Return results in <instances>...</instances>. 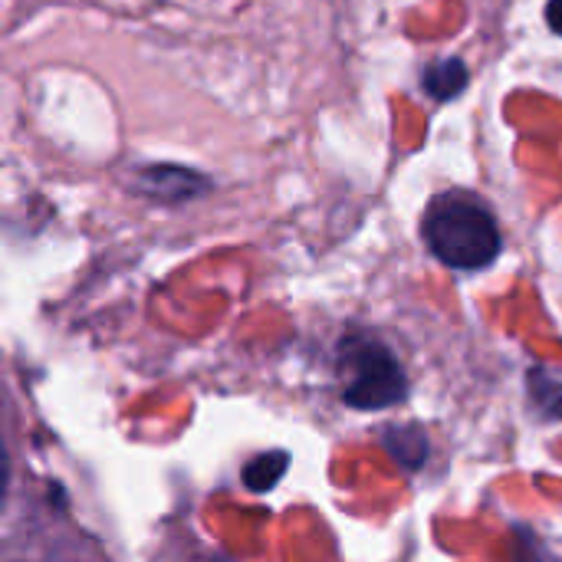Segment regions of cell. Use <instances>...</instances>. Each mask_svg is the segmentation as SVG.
Wrapping results in <instances>:
<instances>
[{"instance_id":"1","label":"cell","mask_w":562,"mask_h":562,"mask_svg":"<svg viewBox=\"0 0 562 562\" xmlns=\"http://www.w3.org/2000/svg\"><path fill=\"white\" fill-rule=\"evenodd\" d=\"M418 227L428 254L458 273L487 270L504 250L494 207L468 188H445L431 194Z\"/></svg>"},{"instance_id":"2","label":"cell","mask_w":562,"mask_h":562,"mask_svg":"<svg viewBox=\"0 0 562 562\" xmlns=\"http://www.w3.org/2000/svg\"><path fill=\"white\" fill-rule=\"evenodd\" d=\"M342 402L359 412H379L405 402L408 379L395 352L372 333H349L339 346Z\"/></svg>"},{"instance_id":"3","label":"cell","mask_w":562,"mask_h":562,"mask_svg":"<svg viewBox=\"0 0 562 562\" xmlns=\"http://www.w3.org/2000/svg\"><path fill=\"white\" fill-rule=\"evenodd\" d=\"M125 188L135 198H145L151 204L181 207V204L201 201L214 188V178L178 161H145V165H132Z\"/></svg>"},{"instance_id":"4","label":"cell","mask_w":562,"mask_h":562,"mask_svg":"<svg viewBox=\"0 0 562 562\" xmlns=\"http://www.w3.org/2000/svg\"><path fill=\"white\" fill-rule=\"evenodd\" d=\"M418 86L422 92L438 102V105H448L454 99H461L471 86V66L464 56H438V59H428L422 66V76H418Z\"/></svg>"},{"instance_id":"5","label":"cell","mask_w":562,"mask_h":562,"mask_svg":"<svg viewBox=\"0 0 562 562\" xmlns=\"http://www.w3.org/2000/svg\"><path fill=\"white\" fill-rule=\"evenodd\" d=\"M286 468H290V454L286 451H270V454H257L254 461H247L240 477L254 494H260V491H273L283 481Z\"/></svg>"},{"instance_id":"6","label":"cell","mask_w":562,"mask_h":562,"mask_svg":"<svg viewBox=\"0 0 562 562\" xmlns=\"http://www.w3.org/2000/svg\"><path fill=\"white\" fill-rule=\"evenodd\" d=\"M527 389H530V398L537 405V412H543L547 418L562 422V379L557 372L537 366L527 379Z\"/></svg>"},{"instance_id":"7","label":"cell","mask_w":562,"mask_h":562,"mask_svg":"<svg viewBox=\"0 0 562 562\" xmlns=\"http://www.w3.org/2000/svg\"><path fill=\"white\" fill-rule=\"evenodd\" d=\"M385 448L405 464V468H422L428 458V438L422 428H389L385 431Z\"/></svg>"},{"instance_id":"8","label":"cell","mask_w":562,"mask_h":562,"mask_svg":"<svg viewBox=\"0 0 562 562\" xmlns=\"http://www.w3.org/2000/svg\"><path fill=\"white\" fill-rule=\"evenodd\" d=\"M543 23H547V30H550L553 36H560L562 40V0H547V7H543Z\"/></svg>"}]
</instances>
